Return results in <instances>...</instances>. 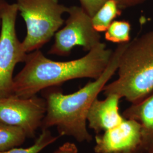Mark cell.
I'll return each mask as SVG.
<instances>
[{
	"label": "cell",
	"instance_id": "1",
	"mask_svg": "<svg viewBox=\"0 0 153 153\" xmlns=\"http://www.w3.org/2000/svg\"><path fill=\"white\" fill-rule=\"evenodd\" d=\"M112 54V49L102 42L82 57L67 61L52 60L40 49L34 51L27 53L24 67L14 77V94L27 98L72 79H95L105 69Z\"/></svg>",
	"mask_w": 153,
	"mask_h": 153
},
{
	"label": "cell",
	"instance_id": "12",
	"mask_svg": "<svg viewBox=\"0 0 153 153\" xmlns=\"http://www.w3.org/2000/svg\"><path fill=\"white\" fill-rule=\"evenodd\" d=\"M26 138L27 134L22 128L0 123V152L21 146Z\"/></svg>",
	"mask_w": 153,
	"mask_h": 153
},
{
	"label": "cell",
	"instance_id": "19",
	"mask_svg": "<svg viewBox=\"0 0 153 153\" xmlns=\"http://www.w3.org/2000/svg\"><path fill=\"white\" fill-rule=\"evenodd\" d=\"M145 153H153V145L149 148Z\"/></svg>",
	"mask_w": 153,
	"mask_h": 153
},
{
	"label": "cell",
	"instance_id": "8",
	"mask_svg": "<svg viewBox=\"0 0 153 153\" xmlns=\"http://www.w3.org/2000/svg\"><path fill=\"white\" fill-rule=\"evenodd\" d=\"M141 143L140 124L134 120L125 119L119 125L96 136L94 150L96 153L142 152Z\"/></svg>",
	"mask_w": 153,
	"mask_h": 153
},
{
	"label": "cell",
	"instance_id": "11",
	"mask_svg": "<svg viewBox=\"0 0 153 153\" xmlns=\"http://www.w3.org/2000/svg\"><path fill=\"white\" fill-rule=\"evenodd\" d=\"M121 14V9L114 0H107L92 17L94 29L98 33L105 32L115 19Z\"/></svg>",
	"mask_w": 153,
	"mask_h": 153
},
{
	"label": "cell",
	"instance_id": "4",
	"mask_svg": "<svg viewBox=\"0 0 153 153\" xmlns=\"http://www.w3.org/2000/svg\"><path fill=\"white\" fill-rule=\"evenodd\" d=\"M16 3L26 26L22 45L27 53L40 49L54 37L65 23L62 16L69 7L59 0H16Z\"/></svg>",
	"mask_w": 153,
	"mask_h": 153
},
{
	"label": "cell",
	"instance_id": "14",
	"mask_svg": "<svg viewBox=\"0 0 153 153\" xmlns=\"http://www.w3.org/2000/svg\"><path fill=\"white\" fill-rule=\"evenodd\" d=\"M42 133L32 146L26 148H14L0 153H39L44 148L55 142L59 136H53L49 129H42Z\"/></svg>",
	"mask_w": 153,
	"mask_h": 153
},
{
	"label": "cell",
	"instance_id": "6",
	"mask_svg": "<svg viewBox=\"0 0 153 153\" xmlns=\"http://www.w3.org/2000/svg\"><path fill=\"white\" fill-rule=\"evenodd\" d=\"M65 26L55 33L48 55L67 56L76 46L90 51L101 42V36L93 27L91 17L81 6L68 7Z\"/></svg>",
	"mask_w": 153,
	"mask_h": 153
},
{
	"label": "cell",
	"instance_id": "3",
	"mask_svg": "<svg viewBox=\"0 0 153 153\" xmlns=\"http://www.w3.org/2000/svg\"><path fill=\"white\" fill-rule=\"evenodd\" d=\"M118 78L103 90L106 97L115 94L131 104L153 91V30L129 42L121 56Z\"/></svg>",
	"mask_w": 153,
	"mask_h": 153
},
{
	"label": "cell",
	"instance_id": "5",
	"mask_svg": "<svg viewBox=\"0 0 153 153\" xmlns=\"http://www.w3.org/2000/svg\"><path fill=\"white\" fill-rule=\"evenodd\" d=\"M19 13L16 3L7 1L1 11L0 30V98L14 94L13 73L16 64L25 62L27 53L18 38L16 21Z\"/></svg>",
	"mask_w": 153,
	"mask_h": 153
},
{
	"label": "cell",
	"instance_id": "17",
	"mask_svg": "<svg viewBox=\"0 0 153 153\" xmlns=\"http://www.w3.org/2000/svg\"><path fill=\"white\" fill-rule=\"evenodd\" d=\"M53 153H78V151L74 143L66 142L58 148Z\"/></svg>",
	"mask_w": 153,
	"mask_h": 153
},
{
	"label": "cell",
	"instance_id": "9",
	"mask_svg": "<svg viewBox=\"0 0 153 153\" xmlns=\"http://www.w3.org/2000/svg\"><path fill=\"white\" fill-rule=\"evenodd\" d=\"M105 97L104 100L97 98L94 101L87 116L89 128L97 134L114 128L125 119L119 111L120 98L115 94Z\"/></svg>",
	"mask_w": 153,
	"mask_h": 153
},
{
	"label": "cell",
	"instance_id": "20",
	"mask_svg": "<svg viewBox=\"0 0 153 153\" xmlns=\"http://www.w3.org/2000/svg\"><path fill=\"white\" fill-rule=\"evenodd\" d=\"M143 153L140 150L137 151H134V152H122V153Z\"/></svg>",
	"mask_w": 153,
	"mask_h": 153
},
{
	"label": "cell",
	"instance_id": "7",
	"mask_svg": "<svg viewBox=\"0 0 153 153\" xmlns=\"http://www.w3.org/2000/svg\"><path fill=\"white\" fill-rule=\"evenodd\" d=\"M44 98L37 95L24 98L13 94L0 98V123L22 128L28 138H33L41 128L46 114Z\"/></svg>",
	"mask_w": 153,
	"mask_h": 153
},
{
	"label": "cell",
	"instance_id": "2",
	"mask_svg": "<svg viewBox=\"0 0 153 153\" xmlns=\"http://www.w3.org/2000/svg\"><path fill=\"white\" fill-rule=\"evenodd\" d=\"M128 43L119 44L103 73L76 92L65 94L59 86L42 90L47 111L40 128L42 130L55 126L60 136L73 137L79 142L92 141L93 137L86 127L88 111L99 94L103 91L117 71L121 56Z\"/></svg>",
	"mask_w": 153,
	"mask_h": 153
},
{
	"label": "cell",
	"instance_id": "15",
	"mask_svg": "<svg viewBox=\"0 0 153 153\" xmlns=\"http://www.w3.org/2000/svg\"><path fill=\"white\" fill-rule=\"evenodd\" d=\"M81 6L88 13L92 16L98 11L99 9L104 4L107 0H79Z\"/></svg>",
	"mask_w": 153,
	"mask_h": 153
},
{
	"label": "cell",
	"instance_id": "16",
	"mask_svg": "<svg viewBox=\"0 0 153 153\" xmlns=\"http://www.w3.org/2000/svg\"><path fill=\"white\" fill-rule=\"evenodd\" d=\"M120 9H126L140 5L147 0H114Z\"/></svg>",
	"mask_w": 153,
	"mask_h": 153
},
{
	"label": "cell",
	"instance_id": "18",
	"mask_svg": "<svg viewBox=\"0 0 153 153\" xmlns=\"http://www.w3.org/2000/svg\"><path fill=\"white\" fill-rule=\"evenodd\" d=\"M5 0H0V30H1V11L2 10V8L4 4L5 3Z\"/></svg>",
	"mask_w": 153,
	"mask_h": 153
},
{
	"label": "cell",
	"instance_id": "13",
	"mask_svg": "<svg viewBox=\"0 0 153 153\" xmlns=\"http://www.w3.org/2000/svg\"><path fill=\"white\" fill-rule=\"evenodd\" d=\"M130 23L125 20H115L105 31V39L114 43L124 44L130 42Z\"/></svg>",
	"mask_w": 153,
	"mask_h": 153
},
{
	"label": "cell",
	"instance_id": "10",
	"mask_svg": "<svg viewBox=\"0 0 153 153\" xmlns=\"http://www.w3.org/2000/svg\"><path fill=\"white\" fill-rule=\"evenodd\" d=\"M122 115L137 121L141 127V150L145 153L153 145V91L137 103L131 104Z\"/></svg>",
	"mask_w": 153,
	"mask_h": 153
}]
</instances>
